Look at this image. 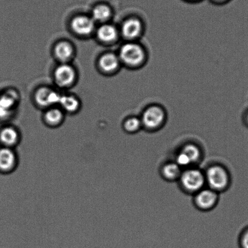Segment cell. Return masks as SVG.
Masks as SVG:
<instances>
[{
    "instance_id": "obj_1",
    "label": "cell",
    "mask_w": 248,
    "mask_h": 248,
    "mask_svg": "<svg viewBox=\"0 0 248 248\" xmlns=\"http://www.w3.org/2000/svg\"><path fill=\"white\" fill-rule=\"evenodd\" d=\"M119 57L127 68L138 70L145 66L148 54L145 47L139 42H126L120 47Z\"/></svg>"
},
{
    "instance_id": "obj_2",
    "label": "cell",
    "mask_w": 248,
    "mask_h": 248,
    "mask_svg": "<svg viewBox=\"0 0 248 248\" xmlns=\"http://www.w3.org/2000/svg\"><path fill=\"white\" fill-rule=\"evenodd\" d=\"M143 129L153 132L159 131L167 121V112L165 108L158 104L147 106L140 115Z\"/></svg>"
},
{
    "instance_id": "obj_3",
    "label": "cell",
    "mask_w": 248,
    "mask_h": 248,
    "mask_svg": "<svg viewBox=\"0 0 248 248\" xmlns=\"http://www.w3.org/2000/svg\"><path fill=\"white\" fill-rule=\"evenodd\" d=\"M206 187L220 193L230 187L231 178L227 168L219 164L209 166L204 170Z\"/></svg>"
},
{
    "instance_id": "obj_4",
    "label": "cell",
    "mask_w": 248,
    "mask_h": 248,
    "mask_svg": "<svg viewBox=\"0 0 248 248\" xmlns=\"http://www.w3.org/2000/svg\"><path fill=\"white\" fill-rule=\"evenodd\" d=\"M178 182L182 189L189 194L195 195L206 187L204 170L196 167L183 170Z\"/></svg>"
},
{
    "instance_id": "obj_5",
    "label": "cell",
    "mask_w": 248,
    "mask_h": 248,
    "mask_svg": "<svg viewBox=\"0 0 248 248\" xmlns=\"http://www.w3.org/2000/svg\"><path fill=\"white\" fill-rule=\"evenodd\" d=\"M203 152L198 144L189 142L184 144L175 155L174 161L183 170L196 167L202 160Z\"/></svg>"
},
{
    "instance_id": "obj_6",
    "label": "cell",
    "mask_w": 248,
    "mask_h": 248,
    "mask_svg": "<svg viewBox=\"0 0 248 248\" xmlns=\"http://www.w3.org/2000/svg\"><path fill=\"white\" fill-rule=\"evenodd\" d=\"M145 32V25L140 18L131 16L125 19L120 33L126 42H139Z\"/></svg>"
},
{
    "instance_id": "obj_7",
    "label": "cell",
    "mask_w": 248,
    "mask_h": 248,
    "mask_svg": "<svg viewBox=\"0 0 248 248\" xmlns=\"http://www.w3.org/2000/svg\"><path fill=\"white\" fill-rule=\"evenodd\" d=\"M194 196L195 206L202 211L213 209L217 204L219 200V193L208 187H204Z\"/></svg>"
},
{
    "instance_id": "obj_8",
    "label": "cell",
    "mask_w": 248,
    "mask_h": 248,
    "mask_svg": "<svg viewBox=\"0 0 248 248\" xmlns=\"http://www.w3.org/2000/svg\"><path fill=\"white\" fill-rule=\"evenodd\" d=\"M55 80L61 88H69L73 85L76 72L71 65L63 63L58 66L54 72Z\"/></svg>"
},
{
    "instance_id": "obj_9",
    "label": "cell",
    "mask_w": 248,
    "mask_h": 248,
    "mask_svg": "<svg viewBox=\"0 0 248 248\" xmlns=\"http://www.w3.org/2000/svg\"><path fill=\"white\" fill-rule=\"evenodd\" d=\"M18 101V93L14 91H6L0 95V120H4L10 116Z\"/></svg>"
},
{
    "instance_id": "obj_10",
    "label": "cell",
    "mask_w": 248,
    "mask_h": 248,
    "mask_svg": "<svg viewBox=\"0 0 248 248\" xmlns=\"http://www.w3.org/2000/svg\"><path fill=\"white\" fill-rule=\"evenodd\" d=\"M62 95L56 91L46 87L41 88L35 93L36 102L40 107H51L59 104Z\"/></svg>"
},
{
    "instance_id": "obj_11",
    "label": "cell",
    "mask_w": 248,
    "mask_h": 248,
    "mask_svg": "<svg viewBox=\"0 0 248 248\" xmlns=\"http://www.w3.org/2000/svg\"><path fill=\"white\" fill-rule=\"evenodd\" d=\"M17 165V156L15 151L8 147L0 149V170L10 173L16 169Z\"/></svg>"
},
{
    "instance_id": "obj_12",
    "label": "cell",
    "mask_w": 248,
    "mask_h": 248,
    "mask_svg": "<svg viewBox=\"0 0 248 248\" xmlns=\"http://www.w3.org/2000/svg\"><path fill=\"white\" fill-rule=\"evenodd\" d=\"M71 27L77 34L86 36L91 34L94 30L95 23L93 18L87 16H79L72 20Z\"/></svg>"
},
{
    "instance_id": "obj_13",
    "label": "cell",
    "mask_w": 248,
    "mask_h": 248,
    "mask_svg": "<svg viewBox=\"0 0 248 248\" xmlns=\"http://www.w3.org/2000/svg\"><path fill=\"white\" fill-rule=\"evenodd\" d=\"M119 55L114 53H107L100 58L99 66L103 72L114 74L119 71L122 66Z\"/></svg>"
},
{
    "instance_id": "obj_14",
    "label": "cell",
    "mask_w": 248,
    "mask_h": 248,
    "mask_svg": "<svg viewBox=\"0 0 248 248\" xmlns=\"http://www.w3.org/2000/svg\"><path fill=\"white\" fill-rule=\"evenodd\" d=\"M182 168L174 161H167L161 166L160 175L166 181L173 182L179 181L183 172Z\"/></svg>"
},
{
    "instance_id": "obj_15",
    "label": "cell",
    "mask_w": 248,
    "mask_h": 248,
    "mask_svg": "<svg viewBox=\"0 0 248 248\" xmlns=\"http://www.w3.org/2000/svg\"><path fill=\"white\" fill-rule=\"evenodd\" d=\"M120 31L110 24H105L101 26L97 31L98 39L103 43L112 44L119 40Z\"/></svg>"
},
{
    "instance_id": "obj_16",
    "label": "cell",
    "mask_w": 248,
    "mask_h": 248,
    "mask_svg": "<svg viewBox=\"0 0 248 248\" xmlns=\"http://www.w3.org/2000/svg\"><path fill=\"white\" fill-rule=\"evenodd\" d=\"M20 132L15 127L7 126L0 131V141L5 147L11 148L20 143Z\"/></svg>"
},
{
    "instance_id": "obj_17",
    "label": "cell",
    "mask_w": 248,
    "mask_h": 248,
    "mask_svg": "<svg viewBox=\"0 0 248 248\" xmlns=\"http://www.w3.org/2000/svg\"><path fill=\"white\" fill-rule=\"evenodd\" d=\"M74 49L71 43L68 42H61L58 43L55 47V54L57 59L65 63L73 57Z\"/></svg>"
},
{
    "instance_id": "obj_18",
    "label": "cell",
    "mask_w": 248,
    "mask_h": 248,
    "mask_svg": "<svg viewBox=\"0 0 248 248\" xmlns=\"http://www.w3.org/2000/svg\"><path fill=\"white\" fill-rule=\"evenodd\" d=\"M112 15L111 8L107 4H101L96 6L93 11V21L98 22H105L109 20Z\"/></svg>"
},
{
    "instance_id": "obj_19",
    "label": "cell",
    "mask_w": 248,
    "mask_h": 248,
    "mask_svg": "<svg viewBox=\"0 0 248 248\" xmlns=\"http://www.w3.org/2000/svg\"><path fill=\"white\" fill-rule=\"evenodd\" d=\"M123 128L127 134H134L143 129L139 116L132 115L126 118L123 123Z\"/></svg>"
},
{
    "instance_id": "obj_20",
    "label": "cell",
    "mask_w": 248,
    "mask_h": 248,
    "mask_svg": "<svg viewBox=\"0 0 248 248\" xmlns=\"http://www.w3.org/2000/svg\"><path fill=\"white\" fill-rule=\"evenodd\" d=\"M63 113L56 108H53V109L48 110L45 115L46 123L51 127L60 126L63 121Z\"/></svg>"
},
{
    "instance_id": "obj_21",
    "label": "cell",
    "mask_w": 248,
    "mask_h": 248,
    "mask_svg": "<svg viewBox=\"0 0 248 248\" xmlns=\"http://www.w3.org/2000/svg\"><path fill=\"white\" fill-rule=\"evenodd\" d=\"M59 104L64 110L70 113L76 112L80 107L78 98L73 95H62Z\"/></svg>"
},
{
    "instance_id": "obj_22",
    "label": "cell",
    "mask_w": 248,
    "mask_h": 248,
    "mask_svg": "<svg viewBox=\"0 0 248 248\" xmlns=\"http://www.w3.org/2000/svg\"><path fill=\"white\" fill-rule=\"evenodd\" d=\"M240 248H248V226L243 229L238 238Z\"/></svg>"
},
{
    "instance_id": "obj_23",
    "label": "cell",
    "mask_w": 248,
    "mask_h": 248,
    "mask_svg": "<svg viewBox=\"0 0 248 248\" xmlns=\"http://www.w3.org/2000/svg\"><path fill=\"white\" fill-rule=\"evenodd\" d=\"M242 119L243 124L248 128V108L243 112Z\"/></svg>"
},
{
    "instance_id": "obj_24",
    "label": "cell",
    "mask_w": 248,
    "mask_h": 248,
    "mask_svg": "<svg viewBox=\"0 0 248 248\" xmlns=\"http://www.w3.org/2000/svg\"><path fill=\"white\" fill-rule=\"evenodd\" d=\"M213 1L217 3H223V2L227 1V0H213Z\"/></svg>"
},
{
    "instance_id": "obj_25",
    "label": "cell",
    "mask_w": 248,
    "mask_h": 248,
    "mask_svg": "<svg viewBox=\"0 0 248 248\" xmlns=\"http://www.w3.org/2000/svg\"><path fill=\"white\" fill-rule=\"evenodd\" d=\"M190 1H197V0H190Z\"/></svg>"
}]
</instances>
